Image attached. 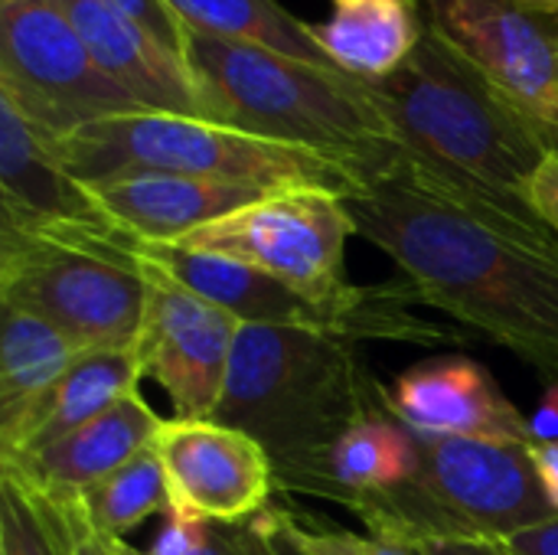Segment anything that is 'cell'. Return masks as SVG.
<instances>
[{"mask_svg":"<svg viewBox=\"0 0 558 555\" xmlns=\"http://www.w3.org/2000/svg\"><path fill=\"white\" fill-rule=\"evenodd\" d=\"M0 3H16V0H0Z\"/></svg>","mask_w":558,"mask_h":555,"instance_id":"ab89813d","label":"cell"},{"mask_svg":"<svg viewBox=\"0 0 558 555\" xmlns=\"http://www.w3.org/2000/svg\"><path fill=\"white\" fill-rule=\"evenodd\" d=\"M448 36L507 98L546 131L558 128V13L523 0H422Z\"/></svg>","mask_w":558,"mask_h":555,"instance_id":"8fae6325","label":"cell"},{"mask_svg":"<svg viewBox=\"0 0 558 555\" xmlns=\"http://www.w3.org/2000/svg\"><path fill=\"white\" fill-rule=\"evenodd\" d=\"M415 304L438 307L558 383V236L435 173L399 147L343 196Z\"/></svg>","mask_w":558,"mask_h":555,"instance_id":"6da1fadb","label":"cell"},{"mask_svg":"<svg viewBox=\"0 0 558 555\" xmlns=\"http://www.w3.org/2000/svg\"><path fill=\"white\" fill-rule=\"evenodd\" d=\"M533 445H553L558 442V383H549L536 412L530 415Z\"/></svg>","mask_w":558,"mask_h":555,"instance_id":"e575fe53","label":"cell"},{"mask_svg":"<svg viewBox=\"0 0 558 555\" xmlns=\"http://www.w3.org/2000/svg\"><path fill=\"white\" fill-rule=\"evenodd\" d=\"M150 448L167 478L170 510L206 523H248L268 510L278 487L268 451L252 435L213 419H167Z\"/></svg>","mask_w":558,"mask_h":555,"instance_id":"7c38bea8","label":"cell"},{"mask_svg":"<svg viewBox=\"0 0 558 555\" xmlns=\"http://www.w3.org/2000/svg\"><path fill=\"white\" fill-rule=\"evenodd\" d=\"M526 448L477 438H418V468L409 484L353 494L343 507L369 527V536L399 546L425 536L507 540L556 517Z\"/></svg>","mask_w":558,"mask_h":555,"instance_id":"52a82bcc","label":"cell"},{"mask_svg":"<svg viewBox=\"0 0 558 555\" xmlns=\"http://www.w3.org/2000/svg\"><path fill=\"white\" fill-rule=\"evenodd\" d=\"M206 530H209L206 520L186 517V514H180V510H167V527H163L160 536L154 540L150 555H193L203 546Z\"/></svg>","mask_w":558,"mask_h":555,"instance_id":"83f0119b","label":"cell"},{"mask_svg":"<svg viewBox=\"0 0 558 555\" xmlns=\"http://www.w3.org/2000/svg\"><path fill=\"white\" fill-rule=\"evenodd\" d=\"M271 517L284 540L304 555H418L409 546L379 540V536H360L330 523H314L311 517L291 514L284 507H271Z\"/></svg>","mask_w":558,"mask_h":555,"instance_id":"484cf974","label":"cell"},{"mask_svg":"<svg viewBox=\"0 0 558 555\" xmlns=\"http://www.w3.org/2000/svg\"><path fill=\"white\" fill-rule=\"evenodd\" d=\"M56 150L65 170L85 186L114 177L173 173L265 193L327 190L350 196L360 190V180L324 154L167 111H131L92 121L56 141Z\"/></svg>","mask_w":558,"mask_h":555,"instance_id":"5b68a950","label":"cell"},{"mask_svg":"<svg viewBox=\"0 0 558 555\" xmlns=\"http://www.w3.org/2000/svg\"><path fill=\"white\" fill-rule=\"evenodd\" d=\"M118 3L128 16H134L157 43H163L170 52H177L183 59V46H186V26L180 23V16L163 3V0H111Z\"/></svg>","mask_w":558,"mask_h":555,"instance_id":"4316f807","label":"cell"},{"mask_svg":"<svg viewBox=\"0 0 558 555\" xmlns=\"http://www.w3.org/2000/svg\"><path fill=\"white\" fill-rule=\"evenodd\" d=\"M409 550L418 555H513L504 540L490 536H425Z\"/></svg>","mask_w":558,"mask_h":555,"instance_id":"f546056e","label":"cell"},{"mask_svg":"<svg viewBox=\"0 0 558 555\" xmlns=\"http://www.w3.org/2000/svg\"><path fill=\"white\" fill-rule=\"evenodd\" d=\"M235 530H239V543H242L245 555H304L284 540V533L278 530V523L271 517V507L262 510L248 523H235Z\"/></svg>","mask_w":558,"mask_h":555,"instance_id":"f1b7e54d","label":"cell"},{"mask_svg":"<svg viewBox=\"0 0 558 555\" xmlns=\"http://www.w3.org/2000/svg\"><path fill=\"white\" fill-rule=\"evenodd\" d=\"M363 85L409 154L461 190L543 222L530 183L553 150L549 131L432 23L399 72Z\"/></svg>","mask_w":558,"mask_h":555,"instance_id":"3957f363","label":"cell"},{"mask_svg":"<svg viewBox=\"0 0 558 555\" xmlns=\"http://www.w3.org/2000/svg\"><path fill=\"white\" fill-rule=\"evenodd\" d=\"M88 190L98 209L114 226L147 242H180L193 229L216 222L265 196V190L255 186L173 177V173L114 177V180L92 183Z\"/></svg>","mask_w":558,"mask_h":555,"instance_id":"ac0fdd59","label":"cell"},{"mask_svg":"<svg viewBox=\"0 0 558 555\" xmlns=\"http://www.w3.org/2000/svg\"><path fill=\"white\" fill-rule=\"evenodd\" d=\"M49 504L59 507L62 523H65V555H105L101 543H98V533L88 527V520L82 517L75 500H49Z\"/></svg>","mask_w":558,"mask_h":555,"instance_id":"1f68e13d","label":"cell"},{"mask_svg":"<svg viewBox=\"0 0 558 555\" xmlns=\"http://www.w3.org/2000/svg\"><path fill=\"white\" fill-rule=\"evenodd\" d=\"M530 203L543 216V222L558 236V147L549 150L543 167L530 183Z\"/></svg>","mask_w":558,"mask_h":555,"instance_id":"4dcf8cb0","label":"cell"},{"mask_svg":"<svg viewBox=\"0 0 558 555\" xmlns=\"http://www.w3.org/2000/svg\"><path fill=\"white\" fill-rule=\"evenodd\" d=\"M131 255L177 281L180 288L193 291L196 298L216 304L219 311L232 314L239 324H275V327H314L337 337L343 334V321L324 307L288 288L284 281L219 252L186 249L180 242H131Z\"/></svg>","mask_w":558,"mask_h":555,"instance_id":"5bb4252c","label":"cell"},{"mask_svg":"<svg viewBox=\"0 0 558 555\" xmlns=\"http://www.w3.org/2000/svg\"><path fill=\"white\" fill-rule=\"evenodd\" d=\"M98 69L111 75L141 108L206 118L186 62L157 43L134 16L111 0H52Z\"/></svg>","mask_w":558,"mask_h":555,"instance_id":"9a60e30c","label":"cell"},{"mask_svg":"<svg viewBox=\"0 0 558 555\" xmlns=\"http://www.w3.org/2000/svg\"><path fill=\"white\" fill-rule=\"evenodd\" d=\"M141 363L134 347L121 350H92L82 353L72 370L59 379V386L49 393V399L33 412V419L20 429L16 442L0 451V461L36 455L59 442L62 435L75 432L78 425L92 422L105 409H111L118 399L137 393Z\"/></svg>","mask_w":558,"mask_h":555,"instance_id":"44dd1931","label":"cell"},{"mask_svg":"<svg viewBox=\"0 0 558 555\" xmlns=\"http://www.w3.org/2000/svg\"><path fill=\"white\" fill-rule=\"evenodd\" d=\"M98 536H124L154 514L170 510V491L154 448L72 497Z\"/></svg>","mask_w":558,"mask_h":555,"instance_id":"cb8c5ba5","label":"cell"},{"mask_svg":"<svg viewBox=\"0 0 558 555\" xmlns=\"http://www.w3.org/2000/svg\"><path fill=\"white\" fill-rule=\"evenodd\" d=\"M418 3H422V0H418Z\"/></svg>","mask_w":558,"mask_h":555,"instance_id":"60d3db41","label":"cell"},{"mask_svg":"<svg viewBox=\"0 0 558 555\" xmlns=\"http://www.w3.org/2000/svg\"><path fill=\"white\" fill-rule=\"evenodd\" d=\"M386 409L418 438H477L533 445L530 419L471 357H438L409 366L386 386Z\"/></svg>","mask_w":558,"mask_h":555,"instance_id":"4fadbf2b","label":"cell"},{"mask_svg":"<svg viewBox=\"0 0 558 555\" xmlns=\"http://www.w3.org/2000/svg\"><path fill=\"white\" fill-rule=\"evenodd\" d=\"M98 543H101V553L105 555H150V553L134 550V546H131V543H124L121 536H98Z\"/></svg>","mask_w":558,"mask_h":555,"instance_id":"8d00e7d4","label":"cell"},{"mask_svg":"<svg viewBox=\"0 0 558 555\" xmlns=\"http://www.w3.org/2000/svg\"><path fill=\"white\" fill-rule=\"evenodd\" d=\"M141 272L147 278L144 324L134 343L141 373L167 393L173 419H213L242 324L167 275L147 265Z\"/></svg>","mask_w":558,"mask_h":555,"instance_id":"30bf717a","label":"cell"},{"mask_svg":"<svg viewBox=\"0 0 558 555\" xmlns=\"http://www.w3.org/2000/svg\"><path fill=\"white\" fill-rule=\"evenodd\" d=\"M549 141H553V147H558V128L556 131H549Z\"/></svg>","mask_w":558,"mask_h":555,"instance_id":"f35d334b","label":"cell"},{"mask_svg":"<svg viewBox=\"0 0 558 555\" xmlns=\"http://www.w3.org/2000/svg\"><path fill=\"white\" fill-rule=\"evenodd\" d=\"M356 236L347 200L327 190H278L180 239L186 249L239 258L343 321L347 340H366L369 288L347 278V239Z\"/></svg>","mask_w":558,"mask_h":555,"instance_id":"ba28073f","label":"cell"},{"mask_svg":"<svg viewBox=\"0 0 558 555\" xmlns=\"http://www.w3.org/2000/svg\"><path fill=\"white\" fill-rule=\"evenodd\" d=\"M530 461H533V471L539 478V487L549 500V507L556 510L558 517V442L553 445H530Z\"/></svg>","mask_w":558,"mask_h":555,"instance_id":"836d02e7","label":"cell"},{"mask_svg":"<svg viewBox=\"0 0 558 555\" xmlns=\"http://www.w3.org/2000/svg\"><path fill=\"white\" fill-rule=\"evenodd\" d=\"M386 386L356 343L314 327L242 324L213 422L252 435L284 491L330 494V455L360 422L383 415Z\"/></svg>","mask_w":558,"mask_h":555,"instance_id":"7a4b0ae2","label":"cell"},{"mask_svg":"<svg viewBox=\"0 0 558 555\" xmlns=\"http://www.w3.org/2000/svg\"><path fill=\"white\" fill-rule=\"evenodd\" d=\"M526 7H536V10H546V13H558V0H523Z\"/></svg>","mask_w":558,"mask_h":555,"instance_id":"74e56055","label":"cell"},{"mask_svg":"<svg viewBox=\"0 0 558 555\" xmlns=\"http://www.w3.org/2000/svg\"><path fill=\"white\" fill-rule=\"evenodd\" d=\"M183 62L206 121L324 154L360 183L402 147L366 85L333 65L199 29H186Z\"/></svg>","mask_w":558,"mask_h":555,"instance_id":"277c9868","label":"cell"},{"mask_svg":"<svg viewBox=\"0 0 558 555\" xmlns=\"http://www.w3.org/2000/svg\"><path fill=\"white\" fill-rule=\"evenodd\" d=\"M105 219L92 190L65 170L56 141L0 95V229L36 232Z\"/></svg>","mask_w":558,"mask_h":555,"instance_id":"2e32d148","label":"cell"},{"mask_svg":"<svg viewBox=\"0 0 558 555\" xmlns=\"http://www.w3.org/2000/svg\"><path fill=\"white\" fill-rule=\"evenodd\" d=\"M330 16L311 23L327 59L360 79L379 82L399 72L418 49L428 16L418 0H327Z\"/></svg>","mask_w":558,"mask_h":555,"instance_id":"d6986e66","label":"cell"},{"mask_svg":"<svg viewBox=\"0 0 558 555\" xmlns=\"http://www.w3.org/2000/svg\"><path fill=\"white\" fill-rule=\"evenodd\" d=\"M418 468V438L389 412L350 429L330 455V494L343 504L353 494H379L412 481Z\"/></svg>","mask_w":558,"mask_h":555,"instance_id":"7402d4cb","label":"cell"},{"mask_svg":"<svg viewBox=\"0 0 558 555\" xmlns=\"http://www.w3.org/2000/svg\"><path fill=\"white\" fill-rule=\"evenodd\" d=\"M131 242L111 219L0 229V304L36 314L78 353L134 347L147 278Z\"/></svg>","mask_w":558,"mask_h":555,"instance_id":"8992f818","label":"cell"},{"mask_svg":"<svg viewBox=\"0 0 558 555\" xmlns=\"http://www.w3.org/2000/svg\"><path fill=\"white\" fill-rule=\"evenodd\" d=\"M193 555H245L242 543H239V530L226 527V523H209L203 546Z\"/></svg>","mask_w":558,"mask_h":555,"instance_id":"d590c367","label":"cell"},{"mask_svg":"<svg viewBox=\"0 0 558 555\" xmlns=\"http://www.w3.org/2000/svg\"><path fill=\"white\" fill-rule=\"evenodd\" d=\"M0 95L52 141L141 108L98 69L52 0L0 3Z\"/></svg>","mask_w":558,"mask_h":555,"instance_id":"9c48e42d","label":"cell"},{"mask_svg":"<svg viewBox=\"0 0 558 555\" xmlns=\"http://www.w3.org/2000/svg\"><path fill=\"white\" fill-rule=\"evenodd\" d=\"M513 555H558V517L504 540Z\"/></svg>","mask_w":558,"mask_h":555,"instance_id":"d6a6232c","label":"cell"},{"mask_svg":"<svg viewBox=\"0 0 558 555\" xmlns=\"http://www.w3.org/2000/svg\"><path fill=\"white\" fill-rule=\"evenodd\" d=\"M82 353L29 311L0 304V451L10 448L33 412Z\"/></svg>","mask_w":558,"mask_h":555,"instance_id":"ffe728a7","label":"cell"},{"mask_svg":"<svg viewBox=\"0 0 558 555\" xmlns=\"http://www.w3.org/2000/svg\"><path fill=\"white\" fill-rule=\"evenodd\" d=\"M0 555H65V523L56 504L10 471L0 474Z\"/></svg>","mask_w":558,"mask_h":555,"instance_id":"d4e9b609","label":"cell"},{"mask_svg":"<svg viewBox=\"0 0 558 555\" xmlns=\"http://www.w3.org/2000/svg\"><path fill=\"white\" fill-rule=\"evenodd\" d=\"M163 3L180 16L186 29H199L222 39H248L304 62L333 65L327 52L317 46L311 23L298 20L278 0H163Z\"/></svg>","mask_w":558,"mask_h":555,"instance_id":"603a6c76","label":"cell"},{"mask_svg":"<svg viewBox=\"0 0 558 555\" xmlns=\"http://www.w3.org/2000/svg\"><path fill=\"white\" fill-rule=\"evenodd\" d=\"M160 422L163 419L131 393L49 448L0 461V468L46 500H72L147 451Z\"/></svg>","mask_w":558,"mask_h":555,"instance_id":"e0dca14e","label":"cell"}]
</instances>
